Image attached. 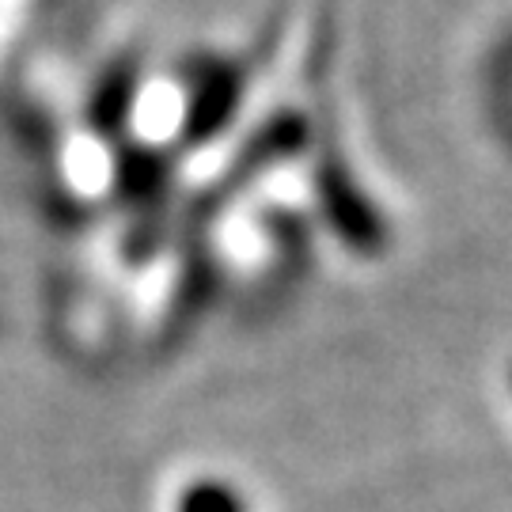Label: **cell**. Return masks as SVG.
<instances>
[{
    "label": "cell",
    "mask_w": 512,
    "mask_h": 512,
    "mask_svg": "<svg viewBox=\"0 0 512 512\" xmlns=\"http://www.w3.org/2000/svg\"><path fill=\"white\" fill-rule=\"evenodd\" d=\"M319 198H323V209L330 217V228L346 239L353 251L384 247V224L338 156H327L319 167Z\"/></svg>",
    "instance_id": "6da1fadb"
},
{
    "label": "cell",
    "mask_w": 512,
    "mask_h": 512,
    "mask_svg": "<svg viewBox=\"0 0 512 512\" xmlns=\"http://www.w3.org/2000/svg\"><path fill=\"white\" fill-rule=\"evenodd\" d=\"M239 95H243V73L239 69H220L217 76H209L183 122L186 145H205L209 137H217L220 126L232 118V110L239 107Z\"/></svg>",
    "instance_id": "7a4b0ae2"
},
{
    "label": "cell",
    "mask_w": 512,
    "mask_h": 512,
    "mask_svg": "<svg viewBox=\"0 0 512 512\" xmlns=\"http://www.w3.org/2000/svg\"><path fill=\"white\" fill-rule=\"evenodd\" d=\"M179 512H247V509H243V497L232 486H224L217 478H202V482H194V486L183 490Z\"/></svg>",
    "instance_id": "3957f363"
}]
</instances>
